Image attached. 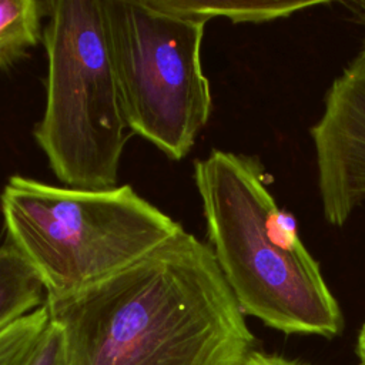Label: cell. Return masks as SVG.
Listing matches in <instances>:
<instances>
[{
	"label": "cell",
	"instance_id": "obj_1",
	"mask_svg": "<svg viewBox=\"0 0 365 365\" xmlns=\"http://www.w3.org/2000/svg\"><path fill=\"white\" fill-rule=\"evenodd\" d=\"M46 305L68 365H242L255 349L210 245L185 230Z\"/></svg>",
	"mask_w": 365,
	"mask_h": 365
},
{
	"label": "cell",
	"instance_id": "obj_2",
	"mask_svg": "<svg viewBox=\"0 0 365 365\" xmlns=\"http://www.w3.org/2000/svg\"><path fill=\"white\" fill-rule=\"evenodd\" d=\"M208 245L242 314L287 335L336 336L344 314L262 163L212 150L194 163Z\"/></svg>",
	"mask_w": 365,
	"mask_h": 365
},
{
	"label": "cell",
	"instance_id": "obj_3",
	"mask_svg": "<svg viewBox=\"0 0 365 365\" xmlns=\"http://www.w3.org/2000/svg\"><path fill=\"white\" fill-rule=\"evenodd\" d=\"M0 210L9 244L38 274L47 298L110 277L184 230L128 184L86 190L13 175Z\"/></svg>",
	"mask_w": 365,
	"mask_h": 365
},
{
	"label": "cell",
	"instance_id": "obj_4",
	"mask_svg": "<svg viewBox=\"0 0 365 365\" xmlns=\"http://www.w3.org/2000/svg\"><path fill=\"white\" fill-rule=\"evenodd\" d=\"M46 106L34 138L66 187L117 185L128 125L107 44L101 0L47 1Z\"/></svg>",
	"mask_w": 365,
	"mask_h": 365
},
{
	"label": "cell",
	"instance_id": "obj_5",
	"mask_svg": "<svg viewBox=\"0 0 365 365\" xmlns=\"http://www.w3.org/2000/svg\"><path fill=\"white\" fill-rule=\"evenodd\" d=\"M121 108L134 134L182 160L212 110L201 63L208 19L157 7L151 0H101Z\"/></svg>",
	"mask_w": 365,
	"mask_h": 365
},
{
	"label": "cell",
	"instance_id": "obj_6",
	"mask_svg": "<svg viewBox=\"0 0 365 365\" xmlns=\"http://www.w3.org/2000/svg\"><path fill=\"white\" fill-rule=\"evenodd\" d=\"M324 218L344 227L365 202V53L335 77L309 130Z\"/></svg>",
	"mask_w": 365,
	"mask_h": 365
},
{
	"label": "cell",
	"instance_id": "obj_7",
	"mask_svg": "<svg viewBox=\"0 0 365 365\" xmlns=\"http://www.w3.org/2000/svg\"><path fill=\"white\" fill-rule=\"evenodd\" d=\"M46 301L47 291L34 268L9 242L0 247V331Z\"/></svg>",
	"mask_w": 365,
	"mask_h": 365
},
{
	"label": "cell",
	"instance_id": "obj_8",
	"mask_svg": "<svg viewBox=\"0 0 365 365\" xmlns=\"http://www.w3.org/2000/svg\"><path fill=\"white\" fill-rule=\"evenodd\" d=\"M157 7L204 19L227 17L234 23H262L288 17L297 11L321 6L324 1L268 0H151Z\"/></svg>",
	"mask_w": 365,
	"mask_h": 365
},
{
	"label": "cell",
	"instance_id": "obj_9",
	"mask_svg": "<svg viewBox=\"0 0 365 365\" xmlns=\"http://www.w3.org/2000/svg\"><path fill=\"white\" fill-rule=\"evenodd\" d=\"M47 1L0 0V71L14 66L43 40Z\"/></svg>",
	"mask_w": 365,
	"mask_h": 365
},
{
	"label": "cell",
	"instance_id": "obj_10",
	"mask_svg": "<svg viewBox=\"0 0 365 365\" xmlns=\"http://www.w3.org/2000/svg\"><path fill=\"white\" fill-rule=\"evenodd\" d=\"M50 324L47 305L0 331V365H27Z\"/></svg>",
	"mask_w": 365,
	"mask_h": 365
},
{
	"label": "cell",
	"instance_id": "obj_11",
	"mask_svg": "<svg viewBox=\"0 0 365 365\" xmlns=\"http://www.w3.org/2000/svg\"><path fill=\"white\" fill-rule=\"evenodd\" d=\"M27 365H68L61 329L50 321Z\"/></svg>",
	"mask_w": 365,
	"mask_h": 365
},
{
	"label": "cell",
	"instance_id": "obj_12",
	"mask_svg": "<svg viewBox=\"0 0 365 365\" xmlns=\"http://www.w3.org/2000/svg\"><path fill=\"white\" fill-rule=\"evenodd\" d=\"M242 365H307L297 359H288L278 354H268L254 349Z\"/></svg>",
	"mask_w": 365,
	"mask_h": 365
},
{
	"label": "cell",
	"instance_id": "obj_13",
	"mask_svg": "<svg viewBox=\"0 0 365 365\" xmlns=\"http://www.w3.org/2000/svg\"><path fill=\"white\" fill-rule=\"evenodd\" d=\"M355 354L358 358V365H365V322L361 327L356 338V345H355Z\"/></svg>",
	"mask_w": 365,
	"mask_h": 365
},
{
	"label": "cell",
	"instance_id": "obj_14",
	"mask_svg": "<svg viewBox=\"0 0 365 365\" xmlns=\"http://www.w3.org/2000/svg\"><path fill=\"white\" fill-rule=\"evenodd\" d=\"M352 7H355V14L358 16L359 21L364 26V43H362V51L365 53V1H356L352 4Z\"/></svg>",
	"mask_w": 365,
	"mask_h": 365
}]
</instances>
